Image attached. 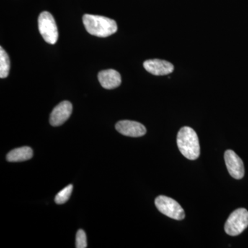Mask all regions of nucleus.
I'll return each instance as SVG.
<instances>
[{
  "label": "nucleus",
  "instance_id": "ddd939ff",
  "mask_svg": "<svg viewBox=\"0 0 248 248\" xmlns=\"http://www.w3.org/2000/svg\"><path fill=\"white\" fill-rule=\"evenodd\" d=\"M73 190V185L71 184V185L67 186L65 188L60 191L58 195H56L55 198V203L59 204V205L66 203L67 201L69 200L70 197H71Z\"/></svg>",
  "mask_w": 248,
  "mask_h": 248
},
{
  "label": "nucleus",
  "instance_id": "f257e3e1",
  "mask_svg": "<svg viewBox=\"0 0 248 248\" xmlns=\"http://www.w3.org/2000/svg\"><path fill=\"white\" fill-rule=\"evenodd\" d=\"M83 22L86 31L97 37H108L117 31L115 21L104 16L86 14L83 17Z\"/></svg>",
  "mask_w": 248,
  "mask_h": 248
},
{
  "label": "nucleus",
  "instance_id": "4468645a",
  "mask_svg": "<svg viewBox=\"0 0 248 248\" xmlns=\"http://www.w3.org/2000/svg\"><path fill=\"white\" fill-rule=\"evenodd\" d=\"M76 248H87V238L86 234L83 230H79L76 234Z\"/></svg>",
  "mask_w": 248,
  "mask_h": 248
},
{
  "label": "nucleus",
  "instance_id": "39448f33",
  "mask_svg": "<svg viewBox=\"0 0 248 248\" xmlns=\"http://www.w3.org/2000/svg\"><path fill=\"white\" fill-rule=\"evenodd\" d=\"M155 205L158 210L173 219L180 220L185 218V212L178 202L166 196H159L155 200Z\"/></svg>",
  "mask_w": 248,
  "mask_h": 248
},
{
  "label": "nucleus",
  "instance_id": "6e6552de",
  "mask_svg": "<svg viewBox=\"0 0 248 248\" xmlns=\"http://www.w3.org/2000/svg\"><path fill=\"white\" fill-rule=\"evenodd\" d=\"M73 106L68 101L59 104L52 111L50 116V124L53 126H59L66 122L71 117Z\"/></svg>",
  "mask_w": 248,
  "mask_h": 248
},
{
  "label": "nucleus",
  "instance_id": "0eeeda50",
  "mask_svg": "<svg viewBox=\"0 0 248 248\" xmlns=\"http://www.w3.org/2000/svg\"><path fill=\"white\" fill-rule=\"evenodd\" d=\"M115 128L122 135L131 138H140L146 133V127L134 121H120L116 124Z\"/></svg>",
  "mask_w": 248,
  "mask_h": 248
},
{
  "label": "nucleus",
  "instance_id": "f03ea898",
  "mask_svg": "<svg viewBox=\"0 0 248 248\" xmlns=\"http://www.w3.org/2000/svg\"><path fill=\"white\" fill-rule=\"evenodd\" d=\"M177 146L182 154L190 160L198 159L200 155V145L198 136L193 129L183 127L178 133Z\"/></svg>",
  "mask_w": 248,
  "mask_h": 248
},
{
  "label": "nucleus",
  "instance_id": "9d476101",
  "mask_svg": "<svg viewBox=\"0 0 248 248\" xmlns=\"http://www.w3.org/2000/svg\"><path fill=\"white\" fill-rule=\"evenodd\" d=\"M98 79L102 87L108 90L116 89L119 87L122 83L120 73L113 69L99 72L98 74Z\"/></svg>",
  "mask_w": 248,
  "mask_h": 248
},
{
  "label": "nucleus",
  "instance_id": "9b49d317",
  "mask_svg": "<svg viewBox=\"0 0 248 248\" xmlns=\"http://www.w3.org/2000/svg\"><path fill=\"white\" fill-rule=\"evenodd\" d=\"M33 152L30 147L24 146L16 148L8 153L6 159L9 162H22L31 159Z\"/></svg>",
  "mask_w": 248,
  "mask_h": 248
},
{
  "label": "nucleus",
  "instance_id": "7ed1b4c3",
  "mask_svg": "<svg viewBox=\"0 0 248 248\" xmlns=\"http://www.w3.org/2000/svg\"><path fill=\"white\" fill-rule=\"evenodd\" d=\"M39 31L44 40L50 44L55 45L58 40V29L56 22L51 14L44 11L38 18Z\"/></svg>",
  "mask_w": 248,
  "mask_h": 248
},
{
  "label": "nucleus",
  "instance_id": "20e7f679",
  "mask_svg": "<svg viewBox=\"0 0 248 248\" xmlns=\"http://www.w3.org/2000/svg\"><path fill=\"white\" fill-rule=\"evenodd\" d=\"M248 227V211L245 208L234 210L225 224V231L231 236H237Z\"/></svg>",
  "mask_w": 248,
  "mask_h": 248
},
{
  "label": "nucleus",
  "instance_id": "f8f14e48",
  "mask_svg": "<svg viewBox=\"0 0 248 248\" xmlns=\"http://www.w3.org/2000/svg\"><path fill=\"white\" fill-rule=\"evenodd\" d=\"M10 60L9 55L2 47L0 48V78H7L9 75Z\"/></svg>",
  "mask_w": 248,
  "mask_h": 248
},
{
  "label": "nucleus",
  "instance_id": "423d86ee",
  "mask_svg": "<svg viewBox=\"0 0 248 248\" xmlns=\"http://www.w3.org/2000/svg\"><path fill=\"white\" fill-rule=\"evenodd\" d=\"M227 169L230 174L236 179L244 177L245 169L242 159L235 153V152L228 150L224 155Z\"/></svg>",
  "mask_w": 248,
  "mask_h": 248
},
{
  "label": "nucleus",
  "instance_id": "1a4fd4ad",
  "mask_svg": "<svg viewBox=\"0 0 248 248\" xmlns=\"http://www.w3.org/2000/svg\"><path fill=\"white\" fill-rule=\"evenodd\" d=\"M143 67L148 73L156 76H166L174 71V66L165 60H149L144 62Z\"/></svg>",
  "mask_w": 248,
  "mask_h": 248
}]
</instances>
